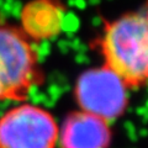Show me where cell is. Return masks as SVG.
Here are the masks:
<instances>
[{
	"mask_svg": "<svg viewBox=\"0 0 148 148\" xmlns=\"http://www.w3.org/2000/svg\"><path fill=\"white\" fill-rule=\"evenodd\" d=\"M61 148H108L111 130L108 121L85 111L73 112L58 131Z\"/></svg>",
	"mask_w": 148,
	"mask_h": 148,
	"instance_id": "5b68a950",
	"label": "cell"
},
{
	"mask_svg": "<svg viewBox=\"0 0 148 148\" xmlns=\"http://www.w3.org/2000/svg\"><path fill=\"white\" fill-rule=\"evenodd\" d=\"M66 12L61 0H30L21 9L20 29L29 40H51L61 32Z\"/></svg>",
	"mask_w": 148,
	"mask_h": 148,
	"instance_id": "8992f818",
	"label": "cell"
},
{
	"mask_svg": "<svg viewBox=\"0 0 148 148\" xmlns=\"http://www.w3.org/2000/svg\"><path fill=\"white\" fill-rule=\"evenodd\" d=\"M58 126L40 106H16L0 119V148H56Z\"/></svg>",
	"mask_w": 148,
	"mask_h": 148,
	"instance_id": "3957f363",
	"label": "cell"
},
{
	"mask_svg": "<svg viewBox=\"0 0 148 148\" xmlns=\"http://www.w3.org/2000/svg\"><path fill=\"white\" fill-rule=\"evenodd\" d=\"M42 80L38 57L20 27L0 17V101L22 100Z\"/></svg>",
	"mask_w": 148,
	"mask_h": 148,
	"instance_id": "7a4b0ae2",
	"label": "cell"
},
{
	"mask_svg": "<svg viewBox=\"0 0 148 148\" xmlns=\"http://www.w3.org/2000/svg\"><path fill=\"white\" fill-rule=\"evenodd\" d=\"M127 85L106 66L83 73L78 79L75 95L82 111L112 121L127 106Z\"/></svg>",
	"mask_w": 148,
	"mask_h": 148,
	"instance_id": "277c9868",
	"label": "cell"
},
{
	"mask_svg": "<svg viewBox=\"0 0 148 148\" xmlns=\"http://www.w3.org/2000/svg\"><path fill=\"white\" fill-rule=\"evenodd\" d=\"M105 66L127 86L140 88L148 71V26L146 10L126 12L106 22L100 37Z\"/></svg>",
	"mask_w": 148,
	"mask_h": 148,
	"instance_id": "6da1fadb",
	"label": "cell"
}]
</instances>
